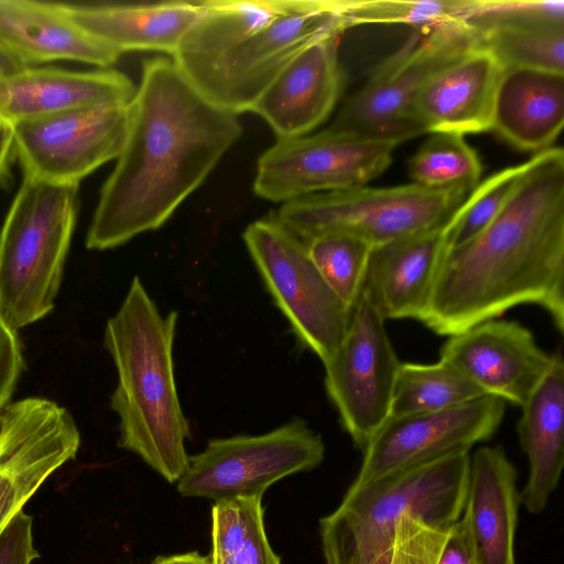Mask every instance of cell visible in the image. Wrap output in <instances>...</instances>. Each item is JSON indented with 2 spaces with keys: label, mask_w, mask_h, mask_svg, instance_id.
<instances>
[{
  "label": "cell",
  "mask_w": 564,
  "mask_h": 564,
  "mask_svg": "<svg viewBox=\"0 0 564 564\" xmlns=\"http://www.w3.org/2000/svg\"><path fill=\"white\" fill-rule=\"evenodd\" d=\"M61 7L80 29L121 53L158 51L172 56L203 12L202 1Z\"/></svg>",
  "instance_id": "24"
},
{
  "label": "cell",
  "mask_w": 564,
  "mask_h": 564,
  "mask_svg": "<svg viewBox=\"0 0 564 564\" xmlns=\"http://www.w3.org/2000/svg\"><path fill=\"white\" fill-rule=\"evenodd\" d=\"M210 558L213 564H281L265 534L262 496L214 503Z\"/></svg>",
  "instance_id": "27"
},
{
  "label": "cell",
  "mask_w": 564,
  "mask_h": 564,
  "mask_svg": "<svg viewBox=\"0 0 564 564\" xmlns=\"http://www.w3.org/2000/svg\"><path fill=\"white\" fill-rule=\"evenodd\" d=\"M0 51L21 68L54 61L107 67L121 55L75 24L61 3L32 0H0Z\"/></svg>",
  "instance_id": "20"
},
{
  "label": "cell",
  "mask_w": 564,
  "mask_h": 564,
  "mask_svg": "<svg viewBox=\"0 0 564 564\" xmlns=\"http://www.w3.org/2000/svg\"><path fill=\"white\" fill-rule=\"evenodd\" d=\"M479 44L465 24L414 31L343 105L327 129L398 145L424 134L415 101L440 69Z\"/></svg>",
  "instance_id": "6"
},
{
  "label": "cell",
  "mask_w": 564,
  "mask_h": 564,
  "mask_svg": "<svg viewBox=\"0 0 564 564\" xmlns=\"http://www.w3.org/2000/svg\"><path fill=\"white\" fill-rule=\"evenodd\" d=\"M486 393L448 364L401 362L390 416L449 409Z\"/></svg>",
  "instance_id": "28"
},
{
  "label": "cell",
  "mask_w": 564,
  "mask_h": 564,
  "mask_svg": "<svg viewBox=\"0 0 564 564\" xmlns=\"http://www.w3.org/2000/svg\"><path fill=\"white\" fill-rule=\"evenodd\" d=\"M520 408L517 431L529 463L520 500L529 512L540 513L556 489L564 465V362L560 352Z\"/></svg>",
  "instance_id": "25"
},
{
  "label": "cell",
  "mask_w": 564,
  "mask_h": 564,
  "mask_svg": "<svg viewBox=\"0 0 564 564\" xmlns=\"http://www.w3.org/2000/svg\"><path fill=\"white\" fill-rule=\"evenodd\" d=\"M527 166L528 161L509 166L478 183L444 226L447 248L473 239L497 217Z\"/></svg>",
  "instance_id": "33"
},
{
  "label": "cell",
  "mask_w": 564,
  "mask_h": 564,
  "mask_svg": "<svg viewBox=\"0 0 564 564\" xmlns=\"http://www.w3.org/2000/svg\"><path fill=\"white\" fill-rule=\"evenodd\" d=\"M324 455L322 437L300 419L261 435L213 438L189 456L177 491L215 502L262 496L278 480L317 467Z\"/></svg>",
  "instance_id": "10"
},
{
  "label": "cell",
  "mask_w": 564,
  "mask_h": 564,
  "mask_svg": "<svg viewBox=\"0 0 564 564\" xmlns=\"http://www.w3.org/2000/svg\"><path fill=\"white\" fill-rule=\"evenodd\" d=\"M33 518L19 511L0 533V564H31L40 557L33 543Z\"/></svg>",
  "instance_id": "36"
},
{
  "label": "cell",
  "mask_w": 564,
  "mask_h": 564,
  "mask_svg": "<svg viewBox=\"0 0 564 564\" xmlns=\"http://www.w3.org/2000/svg\"><path fill=\"white\" fill-rule=\"evenodd\" d=\"M23 369V358L15 330L0 316V409L10 399Z\"/></svg>",
  "instance_id": "37"
},
{
  "label": "cell",
  "mask_w": 564,
  "mask_h": 564,
  "mask_svg": "<svg viewBox=\"0 0 564 564\" xmlns=\"http://www.w3.org/2000/svg\"><path fill=\"white\" fill-rule=\"evenodd\" d=\"M475 0H339L347 29L361 24H405L414 31L465 23Z\"/></svg>",
  "instance_id": "31"
},
{
  "label": "cell",
  "mask_w": 564,
  "mask_h": 564,
  "mask_svg": "<svg viewBox=\"0 0 564 564\" xmlns=\"http://www.w3.org/2000/svg\"><path fill=\"white\" fill-rule=\"evenodd\" d=\"M129 102L105 104L10 123L14 154L23 176L79 184L96 169L117 159L127 134Z\"/></svg>",
  "instance_id": "13"
},
{
  "label": "cell",
  "mask_w": 564,
  "mask_h": 564,
  "mask_svg": "<svg viewBox=\"0 0 564 564\" xmlns=\"http://www.w3.org/2000/svg\"><path fill=\"white\" fill-rule=\"evenodd\" d=\"M384 319L360 295L346 333L325 362V389L354 444L366 448L390 416L401 361Z\"/></svg>",
  "instance_id": "12"
},
{
  "label": "cell",
  "mask_w": 564,
  "mask_h": 564,
  "mask_svg": "<svg viewBox=\"0 0 564 564\" xmlns=\"http://www.w3.org/2000/svg\"><path fill=\"white\" fill-rule=\"evenodd\" d=\"M2 122H4V121H2V119L0 118V123H2Z\"/></svg>",
  "instance_id": "41"
},
{
  "label": "cell",
  "mask_w": 564,
  "mask_h": 564,
  "mask_svg": "<svg viewBox=\"0 0 564 564\" xmlns=\"http://www.w3.org/2000/svg\"><path fill=\"white\" fill-rule=\"evenodd\" d=\"M502 65L477 44L435 73L415 101V117L424 133L466 135L490 130Z\"/></svg>",
  "instance_id": "19"
},
{
  "label": "cell",
  "mask_w": 564,
  "mask_h": 564,
  "mask_svg": "<svg viewBox=\"0 0 564 564\" xmlns=\"http://www.w3.org/2000/svg\"><path fill=\"white\" fill-rule=\"evenodd\" d=\"M533 334L514 321L489 319L448 336L440 360L486 394L522 406L553 361Z\"/></svg>",
  "instance_id": "16"
},
{
  "label": "cell",
  "mask_w": 564,
  "mask_h": 564,
  "mask_svg": "<svg viewBox=\"0 0 564 564\" xmlns=\"http://www.w3.org/2000/svg\"><path fill=\"white\" fill-rule=\"evenodd\" d=\"M516 22H539L564 25L563 0H475L466 19L474 32Z\"/></svg>",
  "instance_id": "34"
},
{
  "label": "cell",
  "mask_w": 564,
  "mask_h": 564,
  "mask_svg": "<svg viewBox=\"0 0 564 564\" xmlns=\"http://www.w3.org/2000/svg\"><path fill=\"white\" fill-rule=\"evenodd\" d=\"M437 564H476L462 517L451 527Z\"/></svg>",
  "instance_id": "38"
},
{
  "label": "cell",
  "mask_w": 564,
  "mask_h": 564,
  "mask_svg": "<svg viewBox=\"0 0 564 564\" xmlns=\"http://www.w3.org/2000/svg\"><path fill=\"white\" fill-rule=\"evenodd\" d=\"M444 226L372 247L360 295L384 321L420 322L447 248Z\"/></svg>",
  "instance_id": "18"
},
{
  "label": "cell",
  "mask_w": 564,
  "mask_h": 564,
  "mask_svg": "<svg viewBox=\"0 0 564 564\" xmlns=\"http://www.w3.org/2000/svg\"><path fill=\"white\" fill-rule=\"evenodd\" d=\"M505 410L503 400L485 394L441 411L389 416L362 451L364 459L350 487L469 452L494 435Z\"/></svg>",
  "instance_id": "14"
},
{
  "label": "cell",
  "mask_w": 564,
  "mask_h": 564,
  "mask_svg": "<svg viewBox=\"0 0 564 564\" xmlns=\"http://www.w3.org/2000/svg\"><path fill=\"white\" fill-rule=\"evenodd\" d=\"M397 143L329 129L278 141L258 160L254 193L283 202L366 186L392 161Z\"/></svg>",
  "instance_id": "11"
},
{
  "label": "cell",
  "mask_w": 564,
  "mask_h": 564,
  "mask_svg": "<svg viewBox=\"0 0 564 564\" xmlns=\"http://www.w3.org/2000/svg\"><path fill=\"white\" fill-rule=\"evenodd\" d=\"M134 85L113 70L25 67L0 77V118L8 123L111 102H129Z\"/></svg>",
  "instance_id": "21"
},
{
  "label": "cell",
  "mask_w": 564,
  "mask_h": 564,
  "mask_svg": "<svg viewBox=\"0 0 564 564\" xmlns=\"http://www.w3.org/2000/svg\"><path fill=\"white\" fill-rule=\"evenodd\" d=\"M151 564H153V563H151Z\"/></svg>",
  "instance_id": "42"
},
{
  "label": "cell",
  "mask_w": 564,
  "mask_h": 564,
  "mask_svg": "<svg viewBox=\"0 0 564 564\" xmlns=\"http://www.w3.org/2000/svg\"><path fill=\"white\" fill-rule=\"evenodd\" d=\"M178 314L162 315L134 276L105 328L118 375L110 405L119 417V446L137 454L167 482L184 475L189 425L177 395L173 343Z\"/></svg>",
  "instance_id": "3"
},
{
  "label": "cell",
  "mask_w": 564,
  "mask_h": 564,
  "mask_svg": "<svg viewBox=\"0 0 564 564\" xmlns=\"http://www.w3.org/2000/svg\"><path fill=\"white\" fill-rule=\"evenodd\" d=\"M79 444L72 415L53 401L26 398L0 409V533Z\"/></svg>",
  "instance_id": "15"
},
{
  "label": "cell",
  "mask_w": 564,
  "mask_h": 564,
  "mask_svg": "<svg viewBox=\"0 0 564 564\" xmlns=\"http://www.w3.org/2000/svg\"><path fill=\"white\" fill-rule=\"evenodd\" d=\"M243 241L299 344L325 364L340 344L350 310L327 285L306 242L276 217L251 223Z\"/></svg>",
  "instance_id": "9"
},
{
  "label": "cell",
  "mask_w": 564,
  "mask_h": 564,
  "mask_svg": "<svg viewBox=\"0 0 564 564\" xmlns=\"http://www.w3.org/2000/svg\"><path fill=\"white\" fill-rule=\"evenodd\" d=\"M564 124V74L503 67L491 113L490 130L522 151L553 147Z\"/></svg>",
  "instance_id": "23"
},
{
  "label": "cell",
  "mask_w": 564,
  "mask_h": 564,
  "mask_svg": "<svg viewBox=\"0 0 564 564\" xmlns=\"http://www.w3.org/2000/svg\"><path fill=\"white\" fill-rule=\"evenodd\" d=\"M347 30L339 0H295L293 7L236 46L209 58L175 63L213 102L236 115L250 108L303 48Z\"/></svg>",
  "instance_id": "8"
},
{
  "label": "cell",
  "mask_w": 564,
  "mask_h": 564,
  "mask_svg": "<svg viewBox=\"0 0 564 564\" xmlns=\"http://www.w3.org/2000/svg\"><path fill=\"white\" fill-rule=\"evenodd\" d=\"M408 173L416 185L469 194L479 183L481 163L465 135L432 132L410 158Z\"/></svg>",
  "instance_id": "30"
},
{
  "label": "cell",
  "mask_w": 564,
  "mask_h": 564,
  "mask_svg": "<svg viewBox=\"0 0 564 564\" xmlns=\"http://www.w3.org/2000/svg\"><path fill=\"white\" fill-rule=\"evenodd\" d=\"M470 456L453 454L349 487L319 520L326 564H388L401 519L449 528L464 510Z\"/></svg>",
  "instance_id": "4"
},
{
  "label": "cell",
  "mask_w": 564,
  "mask_h": 564,
  "mask_svg": "<svg viewBox=\"0 0 564 564\" xmlns=\"http://www.w3.org/2000/svg\"><path fill=\"white\" fill-rule=\"evenodd\" d=\"M542 307L564 329V151L535 153L497 217L446 248L420 322L452 336L508 310Z\"/></svg>",
  "instance_id": "2"
},
{
  "label": "cell",
  "mask_w": 564,
  "mask_h": 564,
  "mask_svg": "<svg viewBox=\"0 0 564 564\" xmlns=\"http://www.w3.org/2000/svg\"><path fill=\"white\" fill-rule=\"evenodd\" d=\"M502 67H522L564 74V25L516 22L475 33Z\"/></svg>",
  "instance_id": "29"
},
{
  "label": "cell",
  "mask_w": 564,
  "mask_h": 564,
  "mask_svg": "<svg viewBox=\"0 0 564 564\" xmlns=\"http://www.w3.org/2000/svg\"><path fill=\"white\" fill-rule=\"evenodd\" d=\"M241 134L237 115L208 99L174 59L144 61L86 247L111 249L163 226Z\"/></svg>",
  "instance_id": "1"
},
{
  "label": "cell",
  "mask_w": 564,
  "mask_h": 564,
  "mask_svg": "<svg viewBox=\"0 0 564 564\" xmlns=\"http://www.w3.org/2000/svg\"><path fill=\"white\" fill-rule=\"evenodd\" d=\"M295 0H205L203 12L173 55L176 63L214 57L241 43Z\"/></svg>",
  "instance_id": "26"
},
{
  "label": "cell",
  "mask_w": 564,
  "mask_h": 564,
  "mask_svg": "<svg viewBox=\"0 0 564 564\" xmlns=\"http://www.w3.org/2000/svg\"><path fill=\"white\" fill-rule=\"evenodd\" d=\"M517 471L500 446L480 447L470 457L462 519L476 564H516Z\"/></svg>",
  "instance_id": "22"
},
{
  "label": "cell",
  "mask_w": 564,
  "mask_h": 564,
  "mask_svg": "<svg viewBox=\"0 0 564 564\" xmlns=\"http://www.w3.org/2000/svg\"><path fill=\"white\" fill-rule=\"evenodd\" d=\"M341 34H327L303 48L250 108L279 139L308 134L333 111L341 90L338 64Z\"/></svg>",
  "instance_id": "17"
},
{
  "label": "cell",
  "mask_w": 564,
  "mask_h": 564,
  "mask_svg": "<svg viewBox=\"0 0 564 564\" xmlns=\"http://www.w3.org/2000/svg\"><path fill=\"white\" fill-rule=\"evenodd\" d=\"M78 184L23 176L0 231V316L17 330L54 307L77 217Z\"/></svg>",
  "instance_id": "5"
},
{
  "label": "cell",
  "mask_w": 564,
  "mask_h": 564,
  "mask_svg": "<svg viewBox=\"0 0 564 564\" xmlns=\"http://www.w3.org/2000/svg\"><path fill=\"white\" fill-rule=\"evenodd\" d=\"M449 529L405 514L398 525L388 564H437Z\"/></svg>",
  "instance_id": "35"
},
{
  "label": "cell",
  "mask_w": 564,
  "mask_h": 564,
  "mask_svg": "<svg viewBox=\"0 0 564 564\" xmlns=\"http://www.w3.org/2000/svg\"><path fill=\"white\" fill-rule=\"evenodd\" d=\"M14 154L12 127L8 122L0 123V184L9 176Z\"/></svg>",
  "instance_id": "39"
},
{
  "label": "cell",
  "mask_w": 564,
  "mask_h": 564,
  "mask_svg": "<svg viewBox=\"0 0 564 564\" xmlns=\"http://www.w3.org/2000/svg\"><path fill=\"white\" fill-rule=\"evenodd\" d=\"M153 564H213L210 555H202L198 552H187L170 556H159Z\"/></svg>",
  "instance_id": "40"
},
{
  "label": "cell",
  "mask_w": 564,
  "mask_h": 564,
  "mask_svg": "<svg viewBox=\"0 0 564 564\" xmlns=\"http://www.w3.org/2000/svg\"><path fill=\"white\" fill-rule=\"evenodd\" d=\"M305 242L322 278L351 308L360 296L372 246L343 232L322 234Z\"/></svg>",
  "instance_id": "32"
},
{
  "label": "cell",
  "mask_w": 564,
  "mask_h": 564,
  "mask_svg": "<svg viewBox=\"0 0 564 564\" xmlns=\"http://www.w3.org/2000/svg\"><path fill=\"white\" fill-rule=\"evenodd\" d=\"M467 195L414 183L360 186L289 200L276 218L304 241L326 232H343L375 247L445 225Z\"/></svg>",
  "instance_id": "7"
}]
</instances>
